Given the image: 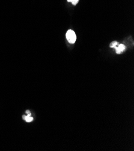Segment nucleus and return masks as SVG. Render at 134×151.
Masks as SVG:
<instances>
[{"mask_svg":"<svg viewBox=\"0 0 134 151\" xmlns=\"http://www.w3.org/2000/svg\"><path fill=\"white\" fill-rule=\"evenodd\" d=\"M26 113H27V114H31L30 111H29V110H27V111H26Z\"/></svg>","mask_w":134,"mask_h":151,"instance_id":"423d86ee","label":"nucleus"},{"mask_svg":"<svg viewBox=\"0 0 134 151\" xmlns=\"http://www.w3.org/2000/svg\"><path fill=\"white\" fill-rule=\"evenodd\" d=\"M66 38L70 43H74L76 42L77 36L73 30L69 29L66 33Z\"/></svg>","mask_w":134,"mask_h":151,"instance_id":"f257e3e1","label":"nucleus"},{"mask_svg":"<svg viewBox=\"0 0 134 151\" xmlns=\"http://www.w3.org/2000/svg\"><path fill=\"white\" fill-rule=\"evenodd\" d=\"M31 114H29L27 116H25V120L27 122H31L33 120V118L31 117Z\"/></svg>","mask_w":134,"mask_h":151,"instance_id":"7ed1b4c3","label":"nucleus"},{"mask_svg":"<svg viewBox=\"0 0 134 151\" xmlns=\"http://www.w3.org/2000/svg\"><path fill=\"white\" fill-rule=\"evenodd\" d=\"M22 118H23V119H24V120H25V116H23Z\"/></svg>","mask_w":134,"mask_h":151,"instance_id":"0eeeda50","label":"nucleus"},{"mask_svg":"<svg viewBox=\"0 0 134 151\" xmlns=\"http://www.w3.org/2000/svg\"><path fill=\"white\" fill-rule=\"evenodd\" d=\"M67 1L72 3V4L74 6H76L78 3L79 0H67Z\"/></svg>","mask_w":134,"mask_h":151,"instance_id":"20e7f679","label":"nucleus"},{"mask_svg":"<svg viewBox=\"0 0 134 151\" xmlns=\"http://www.w3.org/2000/svg\"><path fill=\"white\" fill-rule=\"evenodd\" d=\"M115 49V51H116V53L118 54H121L122 52H123L125 49H126V47L125 46V45L123 44H120L118 45V47H114Z\"/></svg>","mask_w":134,"mask_h":151,"instance_id":"f03ea898","label":"nucleus"},{"mask_svg":"<svg viewBox=\"0 0 134 151\" xmlns=\"http://www.w3.org/2000/svg\"><path fill=\"white\" fill-rule=\"evenodd\" d=\"M118 44V43L117 42H116V41H114V42H111V43H110V47H111V48H114V47H115Z\"/></svg>","mask_w":134,"mask_h":151,"instance_id":"39448f33","label":"nucleus"}]
</instances>
